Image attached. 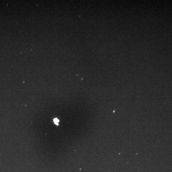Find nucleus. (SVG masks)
<instances>
[{"mask_svg":"<svg viewBox=\"0 0 172 172\" xmlns=\"http://www.w3.org/2000/svg\"><path fill=\"white\" fill-rule=\"evenodd\" d=\"M54 122L56 124V125H59V122H60L59 119H57V118H55V119H54Z\"/></svg>","mask_w":172,"mask_h":172,"instance_id":"nucleus-1","label":"nucleus"}]
</instances>
